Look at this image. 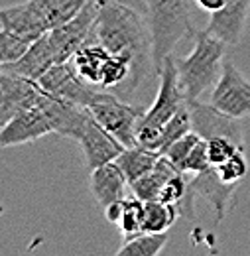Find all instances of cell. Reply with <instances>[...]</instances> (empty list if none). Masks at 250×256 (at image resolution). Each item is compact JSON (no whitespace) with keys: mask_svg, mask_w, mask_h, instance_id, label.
<instances>
[{"mask_svg":"<svg viewBox=\"0 0 250 256\" xmlns=\"http://www.w3.org/2000/svg\"><path fill=\"white\" fill-rule=\"evenodd\" d=\"M199 138H201V136H199L195 130H191L186 136H182L180 140H176V142L164 152V156L172 162L180 172H186V162H188L191 150L195 148V144L199 142Z\"/></svg>","mask_w":250,"mask_h":256,"instance_id":"obj_28","label":"cell"},{"mask_svg":"<svg viewBox=\"0 0 250 256\" xmlns=\"http://www.w3.org/2000/svg\"><path fill=\"white\" fill-rule=\"evenodd\" d=\"M215 168H217V172H219L222 182L238 186V184L248 176L250 164H248L246 154H244V150H238L232 158H228L226 162H222V164L215 166Z\"/></svg>","mask_w":250,"mask_h":256,"instance_id":"obj_27","label":"cell"},{"mask_svg":"<svg viewBox=\"0 0 250 256\" xmlns=\"http://www.w3.org/2000/svg\"><path fill=\"white\" fill-rule=\"evenodd\" d=\"M209 102L238 120L250 116V81L240 73L232 60H224Z\"/></svg>","mask_w":250,"mask_h":256,"instance_id":"obj_8","label":"cell"},{"mask_svg":"<svg viewBox=\"0 0 250 256\" xmlns=\"http://www.w3.org/2000/svg\"><path fill=\"white\" fill-rule=\"evenodd\" d=\"M122 209H124V199H122V201H116V203H112V205H108V207H104V217H106V221L116 226L118 221H120V217H122Z\"/></svg>","mask_w":250,"mask_h":256,"instance_id":"obj_31","label":"cell"},{"mask_svg":"<svg viewBox=\"0 0 250 256\" xmlns=\"http://www.w3.org/2000/svg\"><path fill=\"white\" fill-rule=\"evenodd\" d=\"M34 2L44 14L50 28H56L71 20L73 16H77L89 0H34Z\"/></svg>","mask_w":250,"mask_h":256,"instance_id":"obj_23","label":"cell"},{"mask_svg":"<svg viewBox=\"0 0 250 256\" xmlns=\"http://www.w3.org/2000/svg\"><path fill=\"white\" fill-rule=\"evenodd\" d=\"M207 144H209V158H211L213 166H219L228 158H232L238 150H244V146H240L238 142H234L230 138H224V136L209 138Z\"/></svg>","mask_w":250,"mask_h":256,"instance_id":"obj_29","label":"cell"},{"mask_svg":"<svg viewBox=\"0 0 250 256\" xmlns=\"http://www.w3.org/2000/svg\"><path fill=\"white\" fill-rule=\"evenodd\" d=\"M188 106L189 112H191L193 130L201 138L209 140V138H215V136H224V138H230V140L238 142L240 146H244L242 126L238 124V118L219 110L211 102L209 104L199 102V98L188 100Z\"/></svg>","mask_w":250,"mask_h":256,"instance_id":"obj_10","label":"cell"},{"mask_svg":"<svg viewBox=\"0 0 250 256\" xmlns=\"http://www.w3.org/2000/svg\"><path fill=\"white\" fill-rule=\"evenodd\" d=\"M180 215V209L172 203H164L160 199L144 201L142 232H168Z\"/></svg>","mask_w":250,"mask_h":256,"instance_id":"obj_21","label":"cell"},{"mask_svg":"<svg viewBox=\"0 0 250 256\" xmlns=\"http://www.w3.org/2000/svg\"><path fill=\"white\" fill-rule=\"evenodd\" d=\"M193 130V122H191V112H189V106L188 102L180 108V112L162 128L160 136H158V142H156V150L160 154H164L176 140H180L182 136H186L188 132Z\"/></svg>","mask_w":250,"mask_h":256,"instance_id":"obj_24","label":"cell"},{"mask_svg":"<svg viewBox=\"0 0 250 256\" xmlns=\"http://www.w3.org/2000/svg\"><path fill=\"white\" fill-rule=\"evenodd\" d=\"M0 26L4 30L22 34V36H26L30 40H38V38H42L44 34H48L52 30L34 0H26V2L2 8Z\"/></svg>","mask_w":250,"mask_h":256,"instance_id":"obj_15","label":"cell"},{"mask_svg":"<svg viewBox=\"0 0 250 256\" xmlns=\"http://www.w3.org/2000/svg\"><path fill=\"white\" fill-rule=\"evenodd\" d=\"M168 242V232H138L122 240L118 256H158Z\"/></svg>","mask_w":250,"mask_h":256,"instance_id":"obj_22","label":"cell"},{"mask_svg":"<svg viewBox=\"0 0 250 256\" xmlns=\"http://www.w3.org/2000/svg\"><path fill=\"white\" fill-rule=\"evenodd\" d=\"M248 16L250 0H228L222 10L209 14V24L205 30L217 36L226 46H236L246 28Z\"/></svg>","mask_w":250,"mask_h":256,"instance_id":"obj_14","label":"cell"},{"mask_svg":"<svg viewBox=\"0 0 250 256\" xmlns=\"http://www.w3.org/2000/svg\"><path fill=\"white\" fill-rule=\"evenodd\" d=\"M96 16H98V2L89 0L77 16H73L65 24L56 26L48 32L52 48L58 58V64L71 62L73 56L79 52V48L93 38Z\"/></svg>","mask_w":250,"mask_h":256,"instance_id":"obj_6","label":"cell"},{"mask_svg":"<svg viewBox=\"0 0 250 256\" xmlns=\"http://www.w3.org/2000/svg\"><path fill=\"white\" fill-rule=\"evenodd\" d=\"M36 40H30L22 34L10 32V30H0V64H12L18 62L34 44Z\"/></svg>","mask_w":250,"mask_h":256,"instance_id":"obj_25","label":"cell"},{"mask_svg":"<svg viewBox=\"0 0 250 256\" xmlns=\"http://www.w3.org/2000/svg\"><path fill=\"white\" fill-rule=\"evenodd\" d=\"M189 180H191V188L195 190L197 197H203L213 207L215 219L222 221L224 215L228 213L230 205L234 203L236 186L222 182L215 166L201 174H189Z\"/></svg>","mask_w":250,"mask_h":256,"instance_id":"obj_13","label":"cell"},{"mask_svg":"<svg viewBox=\"0 0 250 256\" xmlns=\"http://www.w3.org/2000/svg\"><path fill=\"white\" fill-rule=\"evenodd\" d=\"M91 112V110H89ZM81 150H83V156L87 160V166L94 170L98 166H104L108 162H114L120 152L124 150V146L106 130L104 126H100L94 116L91 114L89 120L85 122V126L81 130L79 138L75 140Z\"/></svg>","mask_w":250,"mask_h":256,"instance_id":"obj_11","label":"cell"},{"mask_svg":"<svg viewBox=\"0 0 250 256\" xmlns=\"http://www.w3.org/2000/svg\"><path fill=\"white\" fill-rule=\"evenodd\" d=\"M126 190H130V184L122 168L116 162H108L104 166L91 170V193L102 209L126 199L128 197Z\"/></svg>","mask_w":250,"mask_h":256,"instance_id":"obj_16","label":"cell"},{"mask_svg":"<svg viewBox=\"0 0 250 256\" xmlns=\"http://www.w3.org/2000/svg\"><path fill=\"white\" fill-rule=\"evenodd\" d=\"M89 110L94 116V120L100 126L106 128L124 148L138 144L136 128H138V120L144 112L140 106H134L128 100L108 91L100 100L91 104Z\"/></svg>","mask_w":250,"mask_h":256,"instance_id":"obj_5","label":"cell"},{"mask_svg":"<svg viewBox=\"0 0 250 256\" xmlns=\"http://www.w3.org/2000/svg\"><path fill=\"white\" fill-rule=\"evenodd\" d=\"M209 168H213L211 158H209V144L205 138H199V142L195 144V148L191 150L186 162V174H201Z\"/></svg>","mask_w":250,"mask_h":256,"instance_id":"obj_30","label":"cell"},{"mask_svg":"<svg viewBox=\"0 0 250 256\" xmlns=\"http://www.w3.org/2000/svg\"><path fill=\"white\" fill-rule=\"evenodd\" d=\"M176 172H180V170L162 154V158H160V162L156 164V168H154L150 174H146V176H142L140 180H136V182L130 184V192H132V195H136L138 199H142V201L158 199L162 188L166 186V182H168Z\"/></svg>","mask_w":250,"mask_h":256,"instance_id":"obj_20","label":"cell"},{"mask_svg":"<svg viewBox=\"0 0 250 256\" xmlns=\"http://www.w3.org/2000/svg\"><path fill=\"white\" fill-rule=\"evenodd\" d=\"M160 158H162V154H160L158 150H152V148H146V146L136 144V146L124 148V150L120 152V156L114 162L122 168L128 184H132V182L140 180L142 176L150 174V172L156 168V164L160 162Z\"/></svg>","mask_w":250,"mask_h":256,"instance_id":"obj_19","label":"cell"},{"mask_svg":"<svg viewBox=\"0 0 250 256\" xmlns=\"http://www.w3.org/2000/svg\"><path fill=\"white\" fill-rule=\"evenodd\" d=\"M56 64H58V58H56V52H54V48H52L50 36L44 34L42 38H38V40L32 44L30 50H28L18 62L0 64V69L38 81L42 75H46Z\"/></svg>","mask_w":250,"mask_h":256,"instance_id":"obj_17","label":"cell"},{"mask_svg":"<svg viewBox=\"0 0 250 256\" xmlns=\"http://www.w3.org/2000/svg\"><path fill=\"white\" fill-rule=\"evenodd\" d=\"M96 2H118V4H126L138 12H142L146 16V0H96Z\"/></svg>","mask_w":250,"mask_h":256,"instance_id":"obj_33","label":"cell"},{"mask_svg":"<svg viewBox=\"0 0 250 256\" xmlns=\"http://www.w3.org/2000/svg\"><path fill=\"white\" fill-rule=\"evenodd\" d=\"M193 2L197 4L199 10H203L207 14H215V12H219L226 6L228 0H193Z\"/></svg>","mask_w":250,"mask_h":256,"instance_id":"obj_32","label":"cell"},{"mask_svg":"<svg viewBox=\"0 0 250 256\" xmlns=\"http://www.w3.org/2000/svg\"><path fill=\"white\" fill-rule=\"evenodd\" d=\"M54 132V126L42 108H28L12 116L0 130V144L4 148L36 142Z\"/></svg>","mask_w":250,"mask_h":256,"instance_id":"obj_12","label":"cell"},{"mask_svg":"<svg viewBox=\"0 0 250 256\" xmlns=\"http://www.w3.org/2000/svg\"><path fill=\"white\" fill-rule=\"evenodd\" d=\"M38 81L52 95H58L62 96V98L71 100V102H77V104H81L85 108H89L91 104H94L96 100H100L102 96L108 93V91H104L100 87L91 85L89 81H85L77 73V69L73 67L71 62L56 64L46 75H42Z\"/></svg>","mask_w":250,"mask_h":256,"instance_id":"obj_7","label":"cell"},{"mask_svg":"<svg viewBox=\"0 0 250 256\" xmlns=\"http://www.w3.org/2000/svg\"><path fill=\"white\" fill-rule=\"evenodd\" d=\"M146 20L152 36L154 67L160 73L176 46L188 34H193L189 0H146Z\"/></svg>","mask_w":250,"mask_h":256,"instance_id":"obj_3","label":"cell"},{"mask_svg":"<svg viewBox=\"0 0 250 256\" xmlns=\"http://www.w3.org/2000/svg\"><path fill=\"white\" fill-rule=\"evenodd\" d=\"M46 89L40 81L28 79L10 71L0 73V124H6L22 110L38 108Z\"/></svg>","mask_w":250,"mask_h":256,"instance_id":"obj_9","label":"cell"},{"mask_svg":"<svg viewBox=\"0 0 250 256\" xmlns=\"http://www.w3.org/2000/svg\"><path fill=\"white\" fill-rule=\"evenodd\" d=\"M193 38L195 44L189 56L176 60L180 85L188 100L199 98L211 85L217 83L226 54V44L207 30L193 32Z\"/></svg>","mask_w":250,"mask_h":256,"instance_id":"obj_2","label":"cell"},{"mask_svg":"<svg viewBox=\"0 0 250 256\" xmlns=\"http://www.w3.org/2000/svg\"><path fill=\"white\" fill-rule=\"evenodd\" d=\"M158 77H160L158 95L152 102V106L142 112V116L138 120V128H136L138 144L152 148V150H156V142L162 128L166 126L180 112V108L188 102V98L184 95V89L180 85L178 65H176L174 56L166 58Z\"/></svg>","mask_w":250,"mask_h":256,"instance_id":"obj_4","label":"cell"},{"mask_svg":"<svg viewBox=\"0 0 250 256\" xmlns=\"http://www.w3.org/2000/svg\"><path fill=\"white\" fill-rule=\"evenodd\" d=\"M142 209H144V201L138 199L136 195H130L124 199L122 217L116 224L124 238L142 232Z\"/></svg>","mask_w":250,"mask_h":256,"instance_id":"obj_26","label":"cell"},{"mask_svg":"<svg viewBox=\"0 0 250 256\" xmlns=\"http://www.w3.org/2000/svg\"><path fill=\"white\" fill-rule=\"evenodd\" d=\"M110 56H112V54L94 38V34H93V38H91L87 44H83V46L79 48V52L73 56L71 64H73V67L77 69V73H79L85 81H89L94 87H100L102 69H104L106 62L110 60Z\"/></svg>","mask_w":250,"mask_h":256,"instance_id":"obj_18","label":"cell"},{"mask_svg":"<svg viewBox=\"0 0 250 256\" xmlns=\"http://www.w3.org/2000/svg\"><path fill=\"white\" fill-rule=\"evenodd\" d=\"M94 38L110 54L122 56L130 62V96L138 91L150 69L156 71L152 56V36L148 20L142 12L118 2H98Z\"/></svg>","mask_w":250,"mask_h":256,"instance_id":"obj_1","label":"cell"}]
</instances>
